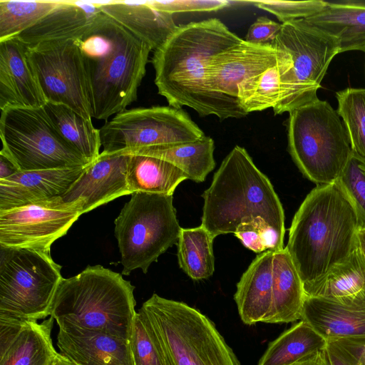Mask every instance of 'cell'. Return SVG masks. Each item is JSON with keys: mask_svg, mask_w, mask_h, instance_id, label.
<instances>
[{"mask_svg": "<svg viewBox=\"0 0 365 365\" xmlns=\"http://www.w3.org/2000/svg\"><path fill=\"white\" fill-rule=\"evenodd\" d=\"M60 354L76 365H133L130 340L72 325L58 326Z\"/></svg>", "mask_w": 365, "mask_h": 365, "instance_id": "cell-20", "label": "cell"}, {"mask_svg": "<svg viewBox=\"0 0 365 365\" xmlns=\"http://www.w3.org/2000/svg\"><path fill=\"white\" fill-rule=\"evenodd\" d=\"M202 225L215 239L235 233L255 217L263 218L284 237V212L269 178L247 150L236 145L222 160L205 190Z\"/></svg>", "mask_w": 365, "mask_h": 365, "instance_id": "cell-4", "label": "cell"}, {"mask_svg": "<svg viewBox=\"0 0 365 365\" xmlns=\"http://www.w3.org/2000/svg\"><path fill=\"white\" fill-rule=\"evenodd\" d=\"M101 9L154 51L165 43L178 26L173 15L153 8L147 1H104Z\"/></svg>", "mask_w": 365, "mask_h": 365, "instance_id": "cell-23", "label": "cell"}, {"mask_svg": "<svg viewBox=\"0 0 365 365\" xmlns=\"http://www.w3.org/2000/svg\"><path fill=\"white\" fill-rule=\"evenodd\" d=\"M76 365V364H75Z\"/></svg>", "mask_w": 365, "mask_h": 365, "instance_id": "cell-48", "label": "cell"}, {"mask_svg": "<svg viewBox=\"0 0 365 365\" xmlns=\"http://www.w3.org/2000/svg\"><path fill=\"white\" fill-rule=\"evenodd\" d=\"M19 171L6 157L0 154V180L9 178Z\"/></svg>", "mask_w": 365, "mask_h": 365, "instance_id": "cell-44", "label": "cell"}, {"mask_svg": "<svg viewBox=\"0 0 365 365\" xmlns=\"http://www.w3.org/2000/svg\"><path fill=\"white\" fill-rule=\"evenodd\" d=\"M234 234L246 248L256 253L284 248V237L260 217L240 224Z\"/></svg>", "mask_w": 365, "mask_h": 365, "instance_id": "cell-36", "label": "cell"}, {"mask_svg": "<svg viewBox=\"0 0 365 365\" xmlns=\"http://www.w3.org/2000/svg\"><path fill=\"white\" fill-rule=\"evenodd\" d=\"M339 346L354 365H365V339L330 340Z\"/></svg>", "mask_w": 365, "mask_h": 365, "instance_id": "cell-42", "label": "cell"}, {"mask_svg": "<svg viewBox=\"0 0 365 365\" xmlns=\"http://www.w3.org/2000/svg\"><path fill=\"white\" fill-rule=\"evenodd\" d=\"M257 7L265 10L277 17L282 24L304 19L321 11L327 5V1H279L264 0L252 1Z\"/></svg>", "mask_w": 365, "mask_h": 365, "instance_id": "cell-39", "label": "cell"}, {"mask_svg": "<svg viewBox=\"0 0 365 365\" xmlns=\"http://www.w3.org/2000/svg\"><path fill=\"white\" fill-rule=\"evenodd\" d=\"M282 24L259 16L250 26L245 41L254 44L271 43L280 31Z\"/></svg>", "mask_w": 365, "mask_h": 365, "instance_id": "cell-41", "label": "cell"}, {"mask_svg": "<svg viewBox=\"0 0 365 365\" xmlns=\"http://www.w3.org/2000/svg\"><path fill=\"white\" fill-rule=\"evenodd\" d=\"M289 113L288 150L299 170L318 185L336 182L353 152L337 111L317 98Z\"/></svg>", "mask_w": 365, "mask_h": 365, "instance_id": "cell-7", "label": "cell"}, {"mask_svg": "<svg viewBox=\"0 0 365 365\" xmlns=\"http://www.w3.org/2000/svg\"><path fill=\"white\" fill-rule=\"evenodd\" d=\"M358 247L365 258V228H360L357 232Z\"/></svg>", "mask_w": 365, "mask_h": 365, "instance_id": "cell-46", "label": "cell"}, {"mask_svg": "<svg viewBox=\"0 0 365 365\" xmlns=\"http://www.w3.org/2000/svg\"><path fill=\"white\" fill-rule=\"evenodd\" d=\"M103 2L61 1L55 9L16 37L30 48L47 42L76 41L102 12Z\"/></svg>", "mask_w": 365, "mask_h": 365, "instance_id": "cell-22", "label": "cell"}, {"mask_svg": "<svg viewBox=\"0 0 365 365\" xmlns=\"http://www.w3.org/2000/svg\"><path fill=\"white\" fill-rule=\"evenodd\" d=\"M301 320L326 341L365 339V290L339 299L305 296Z\"/></svg>", "mask_w": 365, "mask_h": 365, "instance_id": "cell-18", "label": "cell"}, {"mask_svg": "<svg viewBox=\"0 0 365 365\" xmlns=\"http://www.w3.org/2000/svg\"><path fill=\"white\" fill-rule=\"evenodd\" d=\"M326 346V339L301 320L269 344L258 365H295Z\"/></svg>", "mask_w": 365, "mask_h": 365, "instance_id": "cell-29", "label": "cell"}, {"mask_svg": "<svg viewBox=\"0 0 365 365\" xmlns=\"http://www.w3.org/2000/svg\"><path fill=\"white\" fill-rule=\"evenodd\" d=\"M100 132L102 152L107 154L189 143L205 135L184 110L160 106L126 109L107 121Z\"/></svg>", "mask_w": 365, "mask_h": 365, "instance_id": "cell-12", "label": "cell"}, {"mask_svg": "<svg viewBox=\"0 0 365 365\" xmlns=\"http://www.w3.org/2000/svg\"><path fill=\"white\" fill-rule=\"evenodd\" d=\"M82 214V200L66 202L61 197L0 210V246L50 253Z\"/></svg>", "mask_w": 365, "mask_h": 365, "instance_id": "cell-14", "label": "cell"}, {"mask_svg": "<svg viewBox=\"0 0 365 365\" xmlns=\"http://www.w3.org/2000/svg\"><path fill=\"white\" fill-rule=\"evenodd\" d=\"M138 312L165 365H241L215 324L198 309L153 294Z\"/></svg>", "mask_w": 365, "mask_h": 365, "instance_id": "cell-6", "label": "cell"}, {"mask_svg": "<svg viewBox=\"0 0 365 365\" xmlns=\"http://www.w3.org/2000/svg\"><path fill=\"white\" fill-rule=\"evenodd\" d=\"M0 137V154L19 171L90 164L65 141L44 107L1 110Z\"/></svg>", "mask_w": 365, "mask_h": 365, "instance_id": "cell-11", "label": "cell"}, {"mask_svg": "<svg viewBox=\"0 0 365 365\" xmlns=\"http://www.w3.org/2000/svg\"><path fill=\"white\" fill-rule=\"evenodd\" d=\"M213 240L202 225L194 228H181L176 244L178 264L192 279H205L213 274Z\"/></svg>", "mask_w": 365, "mask_h": 365, "instance_id": "cell-32", "label": "cell"}, {"mask_svg": "<svg viewBox=\"0 0 365 365\" xmlns=\"http://www.w3.org/2000/svg\"><path fill=\"white\" fill-rule=\"evenodd\" d=\"M54 320H0V365H51L58 354L51 339Z\"/></svg>", "mask_w": 365, "mask_h": 365, "instance_id": "cell-19", "label": "cell"}, {"mask_svg": "<svg viewBox=\"0 0 365 365\" xmlns=\"http://www.w3.org/2000/svg\"><path fill=\"white\" fill-rule=\"evenodd\" d=\"M153 8L173 15L176 13L215 11L227 6V1L217 0H174L147 1Z\"/></svg>", "mask_w": 365, "mask_h": 365, "instance_id": "cell-40", "label": "cell"}, {"mask_svg": "<svg viewBox=\"0 0 365 365\" xmlns=\"http://www.w3.org/2000/svg\"><path fill=\"white\" fill-rule=\"evenodd\" d=\"M338 181L354 203L365 228V159L352 152Z\"/></svg>", "mask_w": 365, "mask_h": 365, "instance_id": "cell-37", "label": "cell"}, {"mask_svg": "<svg viewBox=\"0 0 365 365\" xmlns=\"http://www.w3.org/2000/svg\"><path fill=\"white\" fill-rule=\"evenodd\" d=\"M76 41L83 59L92 118L106 120L126 110L137 99L152 48L103 12Z\"/></svg>", "mask_w": 365, "mask_h": 365, "instance_id": "cell-3", "label": "cell"}, {"mask_svg": "<svg viewBox=\"0 0 365 365\" xmlns=\"http://www.w3.org/2000/svg\"><path fill=\"white\" fill-rule=\"evenodd\" d=\"M336 110L347 130L352 151L365 159V88L336 92Z\"/></svg>", "mask_w": 365, "mask_h": 365, "instance_id": "cell-35", "label": "cell"}, {"mask_svg": "<svg viewBox=\"0 0 365 365\" xmlns=\"http://www.w3.org/2000/svg\"><path fill=\"white\" fill-rule=\"evenodd\" d=\"M330 365H354L346 353L331 341H327L324 349Z\"/></svg>", "mask_w": 365, "mask_h": 365, "instance_id": "cell-43", "label": "cell"}, {"mask_svg": "<svg viewBox=\"0 0 365 365\" xmlns=\"http://www.w3.org/2000/svg\"><path fill=\"white\" fill-rule=\"evenodd\" d=\"M365 290V258L356 248L322 279L304 287L306 297L345 298Z\"/></svg>", "mask_w": 365, "mask_h": 365, "instance_id": "cell-30", "label": "cell"}, {"mask_svg": "<svg viewBox=\"0 0 365 365\" xmlns=\"http://www.w3.org/2000/svg\"><path fill=\"white\" fill-rule=\"evenodd\" d=\"M291 68V57L284 51L276 65L239 86L238 100L241 108L247 114L275 108L280 99L281 76Z\"/></svg>", "mask_w": 365, "mask_h": 365, "instance_id": "cell-33", "label": "cell"}, {"mask_svg": "<svg viewBox=\"0 0 365 365\" xmlns=\"http://www.w3.org/2000/svg\"><path fill=\"white\" fill-rule=\"evenodd\" d=\"M61 1H0V41L17 36L55 9Z\"/></svg>", "mask_w": 365, "mask_h": 365, "instance_id": "cell-34", "label": "cell"}, {"mask_svg": "<svg viewBox=\"0 0 365 365\" xmlns=\"http://www.w3.org/2000/svg\"><path fill=\"white\" fill-rule=\"evenodd\" d=\"M46 101L30 48L16 37L0 41V108H41Z\"/></svg>", "mask_w": 365, "mask_h": 365, "instance_id": "cell-16", "label": "cell"}, {"mask_svg": "<svg viewBox=\"0 0 365 365\" xmlns=\"http://www.w3.org/2000/svg\"><path fill=\"white\" fill-rule=\"evenodd\" d=\"M242 40L217 19L178 26L151 59L158 93L169 106L190 107L200 116H245L211 91L207 82L212 58Z\"/></svg>", "mask_w": 365, "mask_h": 365, "instance_id": "cell-1", "label": "cell"}, {"mask_svg": "<svg viewBox=\"0 0 365 365\" xmlns=\"http://www.w3.org/2000/svg\"><path fill=\"white\" fill-rule=\"evenodd\" d=\"M304 19L336 38L339 53L356 50L365 52V4L327 1L321 11Z\"/></svg>", "mask_w": 365, "mask_h": 365, "instance_id": "cell-26", "label": "cell"}, {"mask_svg": "<svg viewBox=\"0 0 365 365\" xmlns=\"http://www.w3.org/2000/svg\"><path fill=\"white\" fill-rule=\"evenodd\" d=\"M43 107L65 141L88 163L99 156L101 132L93 126L92 119L64 105L46 103Z\"/></svg>", "mask_w": 365, "mask_h": 365, "instance_id": "cell-31", "label": "cell"}, {"mask_svg": "<svg viewBox=\"0 0 365 365\" xmlns=\"http://www.w3.org/2000/svg\"><path fill=\"white\" fill-rule=\"evenodd\" d=\"M135 287L121 274L100 264L63 278L51 317L58 326L98 330L130 340L135 317Z\"/></svg>", "mask_w": 365, "mask_h": 365, "instance_id": "cell-5", "label": "cell"}, {"mask_svg": "<svg viewBox=\"0 0 365 365\" xmlns=\"http://www.w3.org/2000/svg\"><path fill=\"white\" fill-rule=\"evenodd\" d=\"M130 155L121 153L99 156L88 165L80 178L62 196L66 202L81 200L83 214L119 197L131 194L127 182Z\"/></svg>", "mask_w": 365, "mask_h": 365, "instance_id": "cell-17", "label": "cell"}, {"mask_svg": "<svg viewBox=\"0 0 365 365\" xmlns=\"http://www.w3.org/2000/svg\"><path fill=\"white\" fill-rule=\"evenodd\" d=\"M61 269L50 253L0 246V320L50 317Z\"/></svg>", "mask_w": 365, "mask_h": 365, "instance_id": "cell-9", "label": "cell"}, {"mask_svg": "<svg viewBox=\"0 0 365 365\" xmlns=\"http://www.w3.org/2000/svg\"><path fill=\"white\" fill-rule=\"evenodd\" d=\"M127 182L131 193L142 192L173 195L187 175L174 165L160 158L129 155Z\"/></svg>", "mask_w": 365, "mask_h": 365, "instance_id": "cell-28", "label": "cell"}, {"mask_svg": "<svg viewBox=\"0 0 365 365\" xmlns=\"http://www.w3.org/2000/svg\"><path fill=\"white\" fill-rule=\"evenodd\" d=\"M295 365H330V363L324 349Z\"/></svg>", "mask_w": 365, "mask_h": 365, "instance_id": "cell-45", "label": "cell"}, {"mask_svg": "<svg viewBox=\"0 0 365 365\" xmlns=\"http://www.w3.org/2000/svg\"><path fill=\"white\" fill-rule=\"evenodd\" d=\"M304 297L303 283L286 248L275 251L272 302L262 322L289 323L301 319Z\"/></svg>", "mask_w": 365, "mask_h": 365, "instance_id": "cell-25", "label": "cell"}, {"mask_svg": "<svg viewBox=\"0 0 365 365\" xmlns=\"http://www.w3.org/2000/svg\"><path fill=\"white\" fill-rule=\"evenodd\" d=\"M173 195L135 192L114 221L121 255L122 274L129 275L150 265L176 245L181 228Z\"/></svg>", "mask_w": 365, "mask_h": 365, "instance_id": "cell-8", "label": "cell"}, {"mask_svg": "<svg viewBox=\"0 0 365 365\" xmlns=\"http://www.w3.org/2000/svg\"><path fill=\"white\" fill-rule=\"evenodd\" d=\"M215 143L204 135L197 140L140 148L126 155H143L164 160L181 170L196 182L205 181L215 167Z\"/></svg>", "mask_w": 365, "mask_h": 365, "instance_id": "cell-27", "label": "cell"}, {"mask_svg": "<svg viewBox=\"0 0 365 365\" xmlns=\"http://www.w3.org/2000/svg\"><path fill=\"white\" fill-rule=\"evenodd\" d=\"M87 165L18 171L0 180V210L62 196L80 178Z\"/></svg>", "mask_w": 365, "mask_h": 365, "instance_id": "cell-21", "label": "cell"}, {"mask_svg": "<svg viewBox=\"0 0 365 365\" xmlns=\"http://www.w3.org/2000/svg\"><path fill=\"white\" fill-rule=\"evenodd\" d=\"M361 227L356 209L338 180L312 190L293 217L285 247L304 287L350 255Z\"/></svg>", "mask_w": 365, "mask_h": 365, "instance_id": "cell-2", "label": "cell"}, {"mask_svg": "<svg viewBox=\"0 0 365 365\" xmlns=\"http://www.w3.org/2000/svg\"><path fill=\"white\" fill-rule=\"evenodd\" d=\"M30 54L46 103L64 105L92 119L83 59L76 41L40 43L30 48Z\"/></svg>", "mask_w": 365, "mask_h": 365, "instance_id": "cell-13", "label": "cell"}, {"mask_svg": "<svg viewBox=\"0 0 365 365\" xmlns=\"http://www.w3.org/2000/svg\"><path fill=\"white\" fill-rule=\"evenodd\" d=\"M274 48L289 54L292 68L281 76V94L273 108L275 115L290 111L318 98L329 65L339 53L338 40L308 23L297 19L282 24Z\"/></svg>", "mask_w": 365, "mask_h": 365, "instance_id": "cell-10", "label": "cell"}, {"mask_svg": "<svg viewBox=\"0 0 365 365\" xmlns=\"http://www.w3.org/2000/svg\"><path fill=\"white\" fill-rule=\"evenodd\" d=\"M133 365H165L163 357L137 312L130 337Z\"/></svg>", "mask_w": 365, "mask_h": 365, "instance_id": "cell-38", "label": "cell"}, {"mask_svg": "<svg viewBox=\"0 0 365 365\" xmlns=\"http://www.w3.org/2000/svg\"><path fill=\"white\" fill-rule=\"evenodd\" d=\"M275 251L259 253L242 274L234 295L239 315L247 325L263 321L272 302Z\"/></svg>", "mask_w": 365, "mask_h": 365, "instance_id": "cell-24", "label": "cell"}, {"mask_svg": "<svg viewBox=\"0 0 365 365\" xmlns=\"http://www.w3.org/2000/svg\"><path fill=\"white\" fill-rule=\"evenodd\" d=\"M283 55V51L270 43L254 44L242 39L212 58L208 70L209 87L247 115L239 103L238 87L276 65Z\"/></svg>", "mask_w": 365, "mask_h": 365, "instance_id": "cell-15", "label": "cell"}, {"mask_svg": "<svg viewBox=\"0 0 365 365\" xmlns=\"http://www.w3.org/2000/svg\"><path fill=\"white\" fill-rule=\"evenodd\" d=\"M51 365H75L69 359L58 352L55 361Z\"/></svg>", "mask_w": 365, "mask_h": 365, "instance_id": "cell-47", "label": "cell"}]
</instances>
